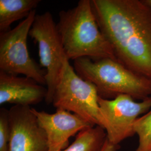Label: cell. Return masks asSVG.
Listing matches in <instances>:
<instances>
[{"label":"cell","instance_id":"7a4b0ae2","mask_svg":"<svg viewBox=\"0 0 151 151\" xmlns=\"http://www.w3.org/2000/svg\"><path fill=\"white\" fill-rule=\"evenodd\" d=\"M57 26L68 60H117L110 44L99 27L91 0H80L75 7L60 11Z\"/></svg>","mask_w":151,"mask_h":151},{"label":"cell","instance_id":"6da1fadb","mask_svg":"<svg viewBox=\"0 0 151 151\" xmlns=\"http://www.w3.org/2000/svg\"><path fill=\"white\" fill-rule=\"evenodd\" d=\"M101 32L117 60L151 80V8L144 0H91Z\"/></svg>","mask_w":151,"mask_h":151},{"label":"cell","instance_id":"2e32d148","mask_svg":"<svg viewBox=\"0 0 151 151\" xmlns=\"http://www.w3.org/2000/svg\"><path fill=\"white\" fill-rule=\"evenodd\" d=\"M144 1L151 8V0H144Z\"/></svg>","mask_w":151,"mask_h":151},{"label":"cell","instance_id":"5bb4252c","mask_svg":"<svg viewBox=\"0 0 151 151\" xmlns=\"http://www.w3.org/2000/svg\"><path fill=\"white\" fill-rule=\"evenodd\" d=\"M10 137L9 110L0 109V151H9Z\"/></svg>","mask_w":151,"mask_h":151},{"label":"cell","instance_id":"3957f363","mask_svg":"<svg viewBox=\"0 0 151 151\" xmlns=\"http://www.w3.org/2000/svg\"><path fill=\"white\" fill-rule=\"evenodd\" d=\"M73 65L78 75L96 86L100 97L114 99L127 95L141 100L151 97V80L130 70L117 60L81 58L75 60Z\"/></svg>","mask_w":151,"mask_h":151},{"label":"cell","instance_id":"30bf717a","mask_svg":"<svg viewBox=\"0 0 151 151\" xmlns=\"http://www.w3.org/2000/svg\"><path fill=\"white\" fill-rule=\"evenodd\" d=\"M47 88L32 78L0 70V104L29 106L45 100Z\"/></svg>","mask_w":151,"mask_h":151},{"label":"cell","instance_id":"8992f818","mask_svg":"<svg viewBox=\"0 0 151 151\" xmlns=\"http://www.w3.org/2000/svg\"><path fill=\"white\" fill-rule=\"evenodd\" d=\"M29 36L38 44L40 63L46 71L47 95L45 101L50 104L67 57L57 24L50 12L35 16Z\"/></svg>","mask_w":151,"mask_h":151},{"label":"cell","instance_id":"9a60e30c","mask_svg":"<svg viewBox=\"0 0 151 151\" xmlns=\"http://www.w3.org/2000/svg\"><path fill=\"white\" fill-rule=\"evenodd\" d=\"M119 146H115L110 143L106 139L101 151H116L119 148Z\"/></svg>","mask_w":151,"mask_h":151},{"label":"cell","instance_id":"277c9868","mask_svg":"<svg viewBox=\"0 0 151 151\" xmlns=\"http://www.w3.org/2000/svg\"><path fill=\"white\" fill-rule=\"evenodd\" d=\"M69 60L67 58L64 60L52 104L57 109L72 112L92 125L103 128L96 87L78 75Z\"/></svg>","mask_w":151,"mask_h":151},{"label":"cell","instance_id":"9c48e42d","mask_svg":"<svg viewBox=\"0 0 151 151\" xmlns=\"http://www.w3.org/2000/svg\"><path fill=\"white\" fill-rule=\"evenodd\" d=\"M39 125L45 131L48 151H61L68 144V139L82 130L95 127L75 114L57 109L53 114L39 111L32 108Z\"/></svg>","mask_w":151,"mask_h":151},{"label":"cell","instance_id":"8fae6325","mask_svg":"<svg viewBox=\"0 0 151 151\" xmlns=\"http://www.w3.org/2000/svg\"><path fill=\"white\" fill-rule=\"evenodd\" d=\"M40 2V0H0V32L9 31L14 22L26 19Z\"/></svg>","mask_w":151,"mask_h":151},{"label":"cell","instance_id":"5b68a950","mask_svg":"<svg viewBox=\"0 0 151 151\" xmlns=\"http://www.w3.org/2000/svg\"><path fill=\"white\" fill-rule=\"evenodd\" d=\"M36 15L34 10L16 27L0 32V70L14 75H23L46 85V71L30 57L27 49V37Z\"/></svg>","mask_w":151,"mask_h":151},{"label":"cell","instance_id":"ba28073f","mask_svg":"<svg viewBox=\"0 0 151 151\" xmlns=\"http://www.w3.org/2000/svg\"><path fill=\"white\" fill-rule=\"evenodd\" d=\"M9 151H48L46 133L29 106L14 105L9 110Z\"/></svg>","mask_w":151,"mask_h":151},{"label":"cell","instance_id":"4fadbf2b","mask_svg":"<svg viewBox=\"0 0 151 151\" xmlns=\"http://www.w3.org/2000/svg\"><path fill=\"white\" fill-rule=\"evenodd\" d=\"M139 144L134 151H151V109L136 120L134 125Z\"/></svg>","mask_w":151,"mask_h":151},{"label":"cell","instance_id":"52a82bcc","mask_svg":"<svg viewBox=\"0 0 151 151\" xmlns=\"http://www.w3.org/2000/svg\"><path fill=\"white\" fill-rule=\"evenodd\" d=\"M98 104L107 139L111 144L119 146L123 140L135 134V122L151 110V97L136 102L127 95H120L112 100L99 96Z\"/></svg>","mask_w":151,"mask_h":151},{"label":"cell","instance_id":"7c38bea8","mask_svg":"<svg viewBox=\"0 0 151 151\" xmlns=\"http://www.w3.org/2000/svg\"><path fill=\"white\" fill-rule=\"evenodd\" d=\"M106 139L105 129L96 125L81 130L70 146L61 151H101Z\"/></svg>","mask_w":151,"mask_h":151}]
</instances>
